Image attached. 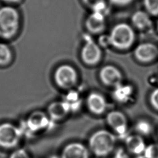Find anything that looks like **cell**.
<instances>
[{
    "label": "cell",
    "instance_id": "cell-20",
    "mask_svg": "<svg viewBox=\"0 0 158 158\" xmlns=\"http://www.w3.org/2000/svg\"><path fill=\"white\" fill-rule=\"evenodd\" d=\"M12 58V54L10 48L6 44L0 42V66L8 65Z\"/></svg>",
    "mask_w": 158,
    "mask_h": 158
},
{
    "label": "cell",
    "instance_id": "cell-16",
    "mask_svg": "<svg viewBox=\"0 0 158 158\" xmlns=\"http://www.w3.org/2000/svg\"><path fill=\"white\" fill-rule=\"evenodd\" d=\"M133 93L134 89L131 85L122 83L114 88L112 97L118 102L127 103L131 100Z\"/></svg>",
    "mask_w": 158,
    "mask_h": 158
},
{
    "label": "cell",
    "instance_id": "cell-23",
    "mask_svg": "<svg viewBox=\"0 0 158 158\" xmlns=\"http://www.w3.org/2000/svg\"><path fill=\"white\" fill-rule=\"evenodd\" d=\"M143 156L144 158H158V143L147 145Z\"/></svg>",
    "mask_w": 158,
    "mask_h": 158
},
{
    "label": "cell",
    "instance_id": "cell-27",
    "mask_svg": "<svg viewBox=\"0 0 158 158\" xmlns=\"http://www.w3.org/2000/svg\"><path fill=\"white\" fill-rule=\"evenodd\" d=\"M99 45L100 46H107V45H110L109 35L102 36L99 38Z\"/></svg>",
    "mask_w": 158,
    "mask_h": 158
},
{
    "label": "cell",
    "instance_id": "cell-8",
    "mask_svg": "<svg viewBox=\"0 0 158 158\" xmlns=\"http://www.w3.org/2000/svg\"><path fill=\"white\" fill-rule=\"evenodd\" d=\"M109 126L118 136H125L128 131V121L125 115L119 110H112L106 115Z\"/></svg>",
    "mask_w": 158,
    "mask_h": 158
},
{
    "label": "cell",
    "instance_id": "cell-15",
    "mask_svg": "<svg viewBox=\"0 0 158 158\" xmlns=\"http://www.w3.org/2000/svg\"><path fill=\"white\" fill-rule=\"evenodd\" d=\"M70 110L65 104L62 101H54L49 104L47 109V114L51 120L59 121L64 118Z\"/></svg>",
    "mask_w": 158,
    "mask_h": 158
},
{
    "label": "cell",
    "instance_id": "cell-10",
    "mask_svg": "<svg viewBox=\"0 0 158 158\" xmlns=\"http://www.w3.org/2000/svg\"><path fill=\"white\" fill-rule=\"evenodd\" d=\"M134 56L139 62H151L158 56V48L151 43H141L135 49Z\"/></svg>",
    "mask_w": 158,
    "mask_h": 158
},
{
    "label": "cell",
    "instance_id": "cell-24",
    "mask_svg": "<svg viewBox=\"0 0 158 158\" xmlns=\"http://www.w3.org/2000/svg\"><path fill=\"white\" fill-rule=\"evenodd\" d=\"M9 158H30V157L25 149L20 148L14 151L10 154Z\"/></svg>",
    "mask_w": 158,
    "mask_h": 158
},
{
    "label": "cell",
    "instance_id": "cell-21",
    "mask_svg": "<svg viewBox=\"0 0 158 158\" xmlns=\"http://www.w3.org/2000/svg\"><path fill=\"white\" fill-rule=\"evenodd\" d=\"M135 130L141 136H148L152 131V126L148 121L139 120L135 125Z\"/></svg>",
    "mask_w": 158,
    "mask_h": 158
},
{
    "label": "cell",
    "instance_id": "cell-19",
    "mask_svg": "<svg viewBox=\"0 0 158 158\" xmlns=\"http://www.w3.org/2000/svg\"><path fill=\"white\" fill-rule=\"evenodd\" d=\"M82 1L93 12H98L106 15L107 6L105 0H82Z\"/></svg>",
    "mask_w": 158,
    "mask_h": 158
},
{
    "label": "cell",
    "instance_id": "cell-7",
    "mask_svg": "<svg viewBox=\"0 0 158 158\" xmlns=\"http://www.w3.org/2000/svg\"><path fill=\"white\" fill-rule=\"evenodd\" d=\"M81 58L83 62L88 65L98 64L102 58L101 46L93 40H87L81 51Z\"/></svg>",
    "mask_w": 158,
    "mask_h": 158
},
{
    "label": "cell",
    "instance_id": "cell-14",
    "mask_svg": "<svg viewBox=\"0 0 158 158\" xmlns=\"http://www.w3.org/2000/svg\"><path fill=\"white\" fill-rule=\"evenodd\" d=\"M146 146L143 136L138 134L127 136L125 138L126 149L133 155H143Z\"/></svg>",
    "mask_w": 158,
    "mask_h": 158
},
{
    "label": "cell",
    "instance_id": "cell-22",
    "mask_svg": "<svg viewBox=\"0 0 158 158\" xmlns=\"http://www.w3.org/2000/svg\"><path fill=\"white\" fill-rule=\"evenodd\" d=\"M143 4L149 14L158 15V0H143Z\"/></svg>",
    "mask_w": 158,
    "mask_h": 158
},
{
    "label": "cell",
    "instance_id": "cell-26",
    "mask_svg": "<svg viewBox=\"0 0 158 158\" xmlns=\"http://www.w3.org/2000/svg\"><path fill=\"white\" fill-rule=\"evenodd\" d=\"M110 2L117 6H125L130 4L133 0H109Z\"/></svg>",
    "mask_w": 158,
    "mask_h": 158
},
{
    "label": "cell",
    "instance_id": "cell-13",
    "mask_svg": "<svg viewBox=\"0 0 158 158\" xmlns=\"http://www.w3.org/2000/svg\"><path fill=\"white\" fill-rule=\"evenodd\" d=\"M106 15L98 12H93L86 18L85 25L86 29L93 34H98L102 32L106 28Z\"/></svg>",
    "mask_w": 158,
    "mask_h": 158
},
{
    "label": "cell",
    "instance_id": "cell-11",
    "mask_svg": "<svg viewBox=\"0 0 158 158\" xmlns=\"http://www.w3.org/2000/svg\"><path fill=\"white\" fill-rule=\"evenodd\" d=\"M60 158H89L90 151L85 144L79 142H72L62 149Z\"/></svg>",
    "mask_w": 158,
    "mask_h": 158
},
{
    "label": "cell",
    "instance_id": "cell-28",
    "mask_svg": "<svg viewBox=\"0 0 158 158\" xmlns=\"http://www.w3.org/2000/svg\"><path fill=\"white\" fill-rule=\"evenodd\" d=\"M3 2L8 4H15L20 2L22 0H2Z\"/></svg>",
    "mask_w": 158,
    "mask_h": 158
},
{
    "label": "cell",
    "instance_id": "cell-2",
    "mask_svg": "<svg viewBox=\"0 0 158 158\" xmlns=\"http://www.w3.org/2000/svg\"><path fill=\"white\" fill-rule=\"evenodd\" d=\"M20 24L19 11L14 7L5 6L0 8V38L9 40L17 33Z\"/></svg>",
    "mask_w": 158,
    "mask_h": 158
},
{
    "label": "cell",
    "instance_id": "cell-30",
    "mask_svg": "<svg viewBox=\"0 0 158 158\" xmlns=\"http://www.w3.org/2000/svg\"><path fill=\"white\" fill-rule=\"evenodd\" d=\"M157 29H158V22H157Z\"/></svg>",
    "mask_w": 158,
    "mask_h": 158
},
{
    "label": "cell",
    "instance_id": "cell-5",
    "mask_svg": "<svg viewBox=\"0 0 158 158\" xmlns=\"http://www.w3.org/2000/svg\"><path fill=\"white\" fill-rule=\"evenodd\" d=\"M22 133L19 127L6 122L0 124V147L11 149L19 143Z\"/></svg>",
    "mask_w": 158,
    "mask_h": 158
},
{
    "label": "cell",
    "instance_id": "cell-18",
    "mask_svg": "<svg viewBox=\"0 0 158 158\" xmlns=\"http://www.w3.org/2000/svg\"><path fill=\"white\" fill-rule=\"evenodd\" d=\"M63 101L67 106L70 112L72 111H76L81 105V99L77 92L71 91L69 92L63 100Z\"/></svg>",
    "mask_w": 158,
    "mask_h": 158
},
{
    "label": "cell",
    "instance_id": "cell-4",
    "mask_svg": "<svg viewBox=\"0 0 158 158\" xmlns=\"http://www.w3.org/2000/svg\"><path fill=\"white\" fill-rule=\"evenodd\" d=\"M78 73L76 69L70 65H59L54 73V80L56 85L65 89L72 88L78 81Z\"/></svg>",
    "mask_w": 158,
    "mask_h": 158
},
{
    "label": "cell",
    "instance_id": "cell-9",
    "mask_svg": "<svg viewBox=\"0 0 158 158\" xmlns=\"http://www.w3.org/2000/svg\"><path fill=\"white\" fill-rule=\"evenodd\" d=\"M101 81L105 85L115 87L123 81V75L121 71L115 66L107 65L102 67L99 73Z\"/></svg>",
    "mask_w": 158,
    "mask_h": 158
},
{
    "label": "cell",
    "instance_id": "cell-25",
    "mask_svg": "<svg viewBox=\"0 0 158 158\" xmlns=\"http://www.w3.org/2000/svg\"><path fill=\"white\" fill-rule=\"evenodd\" d=\"M149 102L151 106L158 110V88L154 89L150 94Z\"/></svg>",
    "mask_w": 158,
    "mask_h": 158
},
{
    "label": "cell",
    "instance_id": "cell-3",
    "mask_svg": "<svg viewBox=\"0 0 158 158\" xmlns=\"http://www.w3.org/2000/svg\"><path fill=\"white\" fill-rule=\"evenodd\" d=\"M109 37L111 46L118 49L125 50L133 44L135 33L131 26L122 22L112 27Z\"/></svg>",
    "mask_w": 158,
    "mask_h": 158
},
{
    "label": "cell",
    "instance_id": "cell-6",
    "mask_svg": "<svg viewBox=\"0 0 158 158\" xmlns=\"http://www.w3.org/2000/svg\"><path fill=\"white\" fill-rule=\"evenodd\" d=\"M49 120L50 118L47 114L36 110L28 117L23 127L20 128L21 131L26 130L28 133H36L46 128L49 125Z\"/></svg>",
    "mask_w": 158,
    "mask_h": 158
},
{
    "label": "cell",
    "instance_id": "cell-29",
    "mask_svg": "<svg viewBox=\"0 0 158 158\" xmlns=\"http://www.w3.org/2000/svg\"><path fill=\"white\" fill-rule=\"evenodd\" d=\"M48 158H60V157H59L56 155H51Z\"/></svg>",
    "mask_w": 158,
    "mask_h": 158
},
{
    "label": "cell",
    "instance_id": "cell-1",
    "mask_svg": "<svg viewBox=\"0 0 158 158\" xmlns=\"http://www.w3.org/2000/svg\"><path fill=\"white\" fill-rule=\"evenodd\" d=\"M116 141L113 133L107 130H98L89 137L88 148L97 157H106L114 151Z\"/></svg>",
    "mask_w": 158,
    "mask_h": 158
},
{
    "label": "cell",
    "instance_id": "cell-17",
    "mask_svg": "<svg viewBox=\"0 0 158 158\" xmlns=\"http://www.w3.org/2000/svg\"><path fill=\"white\" fill-rule=\"evenodd\" d=\"M131 20L134 27L138 30H146L151 26V20L149 14L146 11H136L132 15Z\"/></svg>",
    "mask_w": 158,
    "mask_h": 158
},
{
    "label": "cell",
    "instance_id": "cell-12",
    "mask_svg": "<svg viewBox=\"0 0 158 158\" xmlns=\"http://www.w3.org/2000/svg\"><path fill=\"white\" fill-rule=\"evenodd\" d=\"M86 102L89 110L95 115L103 114L107 107L106 99L98 92L90 93L86 98Z\"/></svg>",
    "mask_w": 158,
    "mask_h": 158
}]
</instances>
